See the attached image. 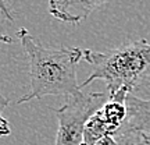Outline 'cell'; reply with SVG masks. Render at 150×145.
<instances>
[{"mask_svg":"<svg viewBox=\"0 0 150 145\" xmlns=\"http://www.w3.org/2000/svg\"><path fill=\"white\" fill-rule=\"evenodd\" d=\"M22 49L29 63L31 88L17 103L39 101L47 95L78 96L82 88L76 81V64L83 59V50L79 48H50L32 36L27 28L17 32Z\"/></svg>","mask_w":150,"mask_h":145,"instance_id":"cell-1","label":"cell"},{"mask_svg":"<svg viewBox=\"0 0 150 145\" xmlns=\"http://www.w3.org/2000/svg\"><path fill=\"white\" fill-rule=\"evenodd\" d=\"M83 60L91 66V74L81 88L96 80L104 81L108 99L127 101L134 89L150 81V43L146 39L106 52L83 49Z\"/></svg>","mask_w":150,"mask_h":145,"instance_id":"cell-2","label":"cell"},{"mask_svg":"<svg viewBox=\"0 0 150 145\" xmlns=\"http://www.w3.org/2000/svg\"><path fill=\"white\" fill-rule=\"evenodd\" d=\"M107 101V92H82L78 96L67 98V103L56 110L59 129L54 145H82L88 120Z\"/></svg>","mask_w":150,"mask_h":145,"instance_id":"cell-3","label":"cell"},{"mask_svg":"<svg viewBox=\"0 0 150 145\" xmlns=\"http://www.w3.org/2000/svg\"><path fill=\"white\" fill-rule=\"evenodd\" d=\"M108 0H49V13L61 22L78 25Z\"/></svg>","mask_w":150,"mask_h":145,"instance_id":"cell-4","label":"cell"},{"mask_svg":"<svg viewBox=\"0 0 150 145\" xmlns=\"http://www.w3.org/2000/svg\"><path fill=\"white\" fill-rule=\"evenodd\" d=\"M127 120L122 127L139 131L150 144V98L142 99L135 94L127 96Z\"/></svg>","mask_w":150,"mask_h":145,"instance_id":"cell-5","label":"cell"},{"mask_svg":"<svg viewBox=\"0 0 150 145\" xmlns=\"http://www.w3.org/2000/svg\"><path fill=\"white\" fill-rule=\"evenodd\" d=\"M115 133L117 131L104 121L102 113L99 110L86 123L85 130H83V141H82V145H95L97 141L102 140L103 137H106V135H114Z\"/></svg>","mask_w":150,"mask_h":145,"instance_id":"cell-6","label":"cell"},{"mask_svg":"<svg viewBox=\"0 0 150 145\" xmlns=\"http://www.w3.org/2000/svg\"><path fill=\"white\" fill-rule=\"evenodd\" d=\"M104 121L111 126L112 129L118 131L122 127V124L127 120V103L125 101H117V99H108L104 103V106L100 109Z\"/></svg>","mask_w":150,"mask_h":145,"instance_id":"cell-7","label":"cell"},{"mask_svg":"<svg viewBox=\"0 0 150 145\" xmlns=\"http://www.w3.org/2000/svg\"><path fill=\"white\" fill-rule=\"evenodd\" d=\"M112 137L115 140V145H150L139 131L127 127H121Z\"/></svg>","mask_w":150,"mask_h":145,"instance_id":"cell-8","label":"cell"},{"mask_svg":"<svg viewBox=\"0 0 150 145\" xmlns=\"http://www.w3.org/2000/svg\"><path fill=\"white\" fill-rule=\"evenodd\" d=\"M8 103H10V101L0 94V137H7L11 134L10 124L7 121V119L3 117V110L8 106Z\"/></svg>","mask_w":150,"mask_h":145,"instance_id":"cell-9","label":"cell"},{"mask_svg":"<svg viewBox=\"0 0 150 145\" xmlns=\"http://www.w3.org/2000/svg\"><path fill=\"white\" fill-rule=\"evenodd\" d=\"M0 14L4 17L6 20H8L10 22L14 21V14H13L10 6L7 4V1H6V0H0Z\"/></svg>","mask_w":150,"mask_h":145,"instance_id":"cell-10","label":"cell"},{"mask_svg":"<svg viewBox=\"0 0 150 145\" xmlns=\"http://www.w3.org/2000/svg\"><path fill=\"white\" fill-rule=\"evenodd\" d=\"M95 145H115V140L112 135H106L100 141H97Z\"/></svg>","mask_w":150,"mask_h":145,"instance_id":"cell-11","label":"cell"},{"mask_svg":"<svg viewBox=\"0 0 150 145\" xmlns=\"http://www.w3.org/2000/svg\"><path fill=\"white\" fill-rule=\"evenodd\" d=\"M11 42H13V39L8 35L0 32V43H11Z\"/></svg>","mask_w":150,"mask_h":145,"instance_id":"cell-12","label":"cell"}]
</instances>
